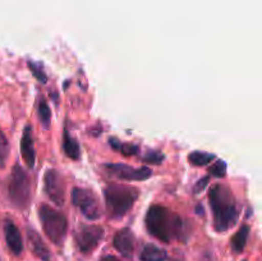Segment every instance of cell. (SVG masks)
I'll use <instances>...</instances> for the list:
<instances>
[{"mask_svg":"<svg viewBox=\"0 0 262 261\" xmlns=\"http://www.w3.org/2000/svg\"><path fill=\"white\" fill-rule=\"evenodd\" d=\"M105 170L113 178L120 181H145L152 176V170L147 166L142 168H133L127 164H105Z\"/></svg>","mask_w":262,"mask_h":261,"instance_id":"9c48e42d","label":"cell"},{"mask_svg":"<svg viewBox=\"0 0 262 261\" xmlns=\"http://www.w3.org/2000/svg\"><path fill=\"white\" fill-rule=\"evenodd\" d=\"M4 237L8 247L14 255H20L23 251V241L19 229L12 220L7 219L4 222Z\"/></svg>","mask_w":262,"mask_h":261,"instance_id":"8fae6325","label":"cell"},{"mask_svg":"<svg viewBox=\"0 0 262 261\" xmlns=\"http://www.w3.org/2000/svg\"><path fill=\"white\" fill-rule=\"evenodd\" d=\"M209 171L212 177L223 178V177H225V174H227V163H225L224 160H222V159H219V160H216L211 166H210Z\"/></svg>","mask_w":262,"mask_h":261,"instance_id":"ffe728a7","label":"cell"},{"mask_svg":"<svg viewBox=\"0 0 262 261\" xmlns=\"http://www.w3.org/2000/svg\"><path fill=\"white\" fill-rule=\"evenodd\" d=\"M28 67H30V69H31V72H32L33 76H35L36 78L41 82V83H45L46 79H48V77H46L45 72L42 71V68H41L40 66H37V63H32V61H28Z\"/></svg>","mask_w":262,"mask_h":261,"instance_id":"7402d4cb","label":"cell"},{"mask_svg":"<svg viewBox=\"0 0 262 261\" xmlns=\"http://www.w3.org/2000/svg\"><path fill=\"white\" fill-rule=\"evenodd\" d=\"M104 237V229L100 225H82L74 233V241L82 253H90L99 246Z\"/></svg>","mask_w":262,"mask_h":261,"instance_id":"52a82bcc","label":"cell"},{"mask_svg":"<svg viewBox=\"0 0 262 261\" xmlns=\"http://www.w3.org/2000/svg\"><path fill=\"white\" fill-rule=\"evenodd\" d=\"M113 245L120 255L130 258L135 252V234L129 228H123L115 233Z\"/></svg>","mask_w":262,"mask_h":261,"instance_id":"30bf717a","label":"cell"},{"mask_svg":"<svg viewBox=\"0 0 262 261\" xmlns=\"http://www.w3.org/2000/svg\"><path fill=\"white\" fill-rule=\"evenodd\" d=\"M100 261H120V260L119 258L115 257V256L110 255V256H104V257H102Z\"/></svg>","mask_w":262,"mask_h":261,"instance_id":"d4e9b609","label":"cell"},{"mask_svg":"<svg viewBox=\"0 0 262 261\" xmlns=\"http://www.w3.org/2000/svg\"><path fill=\"white\" fill-rule=\"evenodd\" d=\"M146 229L161 242L170 243L183 235V220L177 212L160 205H152L145 216Z\"/></svg>","mask_w":262,"mask_h":261,"instance_id":"6da1fadb","label":"cell"},{"mask_svg":"<svg viewBox=\"0 0 262 261\" xmlns=\"http://www.w3.org/2000/svg\"><path fill=\"white\" fill-rule=\"evenodd\" d=\"M20 154H22L23 160L28 165V168L32 169L35 166L36 161V151L35 146H33V138H32V127L27 124L23 129L22 140H20Z\"/></svg>","mask_w":262,"mask_h":261,"instance_id":"7c38bea8","label":"cell"},{"mask_svg":"<svg viewBox=\"0 0 262 261\" xmlns=\"http://www.w3.org/2000/svg\"><path fill=\"white\" fill-rule=\"evenodd\" d=\"M37 115H38V119H40L41 124H42L43 127H45V128L50 127L51 110H50V107H49L48 102H46L43 99H41L40 102H38Z\"/></svg>","mask_w":262,"mask_h":261,"instance_id":"d6986e66","label":"cell"},{"mask_svg":"<svg viewBox=\"0 0 262 261\" xmlns=\"http://www.w3.org/2000/svg\"><path fill=\"white\" fill-rule=\"evenodd\" d=\"M109 143L114 150L120 151L125 156L136 155L138 153V150H140L137 145H133V143H123L120 141L115 140V138H109Z\"/></svg>","mask_w":262,"mask_h":261,"instance_id":"ac0fdd59","label":"cell"},{"mask_svg":"<svg viewBox=\"0 0 262 261\" xmlns=\"http://www.w3.org/2000/svg\"><path fill=\"white\" fill-rule=\"evenodd\" d=\"M71 199L74 206L81 210L84 217L89 220L99 219L101 212H100L99 200L94 192L87 188L74 187L71 192Z\"/></svg>","mask_w":262,"mask_h":261,"instance_id":"8992f818","label":"cell"},{"mask_svg":"<svg viewBox=\"0 0 262 261\" xmlns=\"http://www.w3.org/2000/svg\"><path fill=\"white\" fill-rule=\"evenodd\" d=\"M64 153L72 160H78L81 158V147L76 138L69 135L68 129L64 130V142H63Z\"/></svg>","mask_w":262,"mask_h":261,"instance_id":"9a60e30c","label":"cell"},{"mask_svg":"<svg viewBox=\"0 0 262 261\" xmlns=\"http://www.w3.org/2000/svg\"><path fill=\"white\" fill-rule=\"evenodd\" d=\"M43 189L49 199L58 206H63L66 201V183L55 169H48L43 174Z\"/></svg>","mask_w":262,"mask_h":261,"instance_id":"ba28073f","label":"cell"},{"mask_svg":"<svg viewBox=\"0 0 262 261\" xmlns=\"http://www.w3.org/2000/svg\"><path fill=\"white\" fill-rule=\"evenodd\" d=\"M10 201L18 209L28 206L31 200V183L28 174L19 164H14L10 174L9 186H8Z\"/></svg>","mask_w":262,"mask_h":261,"instance_id":"5b68a950","label":"cell"},{"mask_svg":"<svg viewBox=\"0 0 262 261\" xmlns=\"http://www.w3.org/2000/svg\"><path fill=\"white\" fill-rule=\"evenodd\" d=\"M41 225L49 240L55 245H61L68 230V220L61 212L49 205L42 204L38 207Z\"/></svg>","mask_w":262,"mask_h":261,"instance_id":"277c9868","label":"cell"},{"mask_svg":"<svg viewBox=\"0 0 262 261\" xmlns=\"http://www.w3.org/2000/svg\"><path fill=\"white\" fill-rule=\"evenodd\" d=\"M248 234H250V225L245 224L239 228L237 233L232 237L230 240V246H232L233 251L235 253H241L243 252L246 247V243H247L248 240Z\"/></svg>","mask_w":262,"mask_h":261,"instance_id":"2e32d148","label":"cell"},{"mask_svg":"<svg viewBox=\"0 0 262 261\" xmlns=\"http://www.w3.org/2000/svg\"><path fill=\"white\" fill-rule=\"evenodd\" d=\"M27 238L28 242H30V247L32 250L33 255L37 256L40 260L42 261H50L51 253L50 250L48 248V246L45 245L43 240L41 238V235L36 232L32 228H27Z\"/></svg>","mask_w":262,"mask_h":261,"instance_id":"4fadbf2b","label":"cell"},{"mask_svg":"<svg viewBox=\"0 0 262 261\" xmlns=\"http://www.w3.org/2000/svg\"><path fill=\"white\" fill-rule=\"evenodd\" d=\"M164 159H165V155L159 150H150L143 156V161L150 164H161Z\"/></svg>","mask_w":262,"mask_h":261,"instance_id":"44dd1931","label":"cell"},{"mask_svg":"<svg viewBox=\"0 0 262 261\" xmlns=\"http://www.w3.org/2000/svg\"><path fill=\"white\" fill-rule=\"evenodd\" d=\"M209 200L214 214L215 230L219 233L228 232L239 219V209L234 194L228 187L215 184L210 189Z\"/></svg>","mask_w":262,"mask_h":261,"instance_id":"7a4b0ae2","label":"cell"},{"mask_svg":"<svg viewBox=\"0 0 262 261\" xmlns=\"http://www.w3.org/2000/svg\"><path fill=\"white\" fill-rule=\"evenodd\" d=\"M215 159V155L211 153H206V151L196 150L188 155V160L192 165L194 166H204L211 163Z\"/></svg>","mask_w":262,"mask_h":261,"instance_id":"e0dca14e","label":"cell"},{"mask_svg":"<svg viewBox=\"0 0 262 261\" xmlns=\"http://www.w3.org/2000/svg\"><path fill=\"white\" fill-rule=\"evenodd\" d=\"M141 261H166L168 260V252L158 246L148 243L143 247L140 255Z\"/></svg>","mask_w":262,"mask_h":261,"instance_id":"5bb4252c","label":"cell"},{"mask_svg":"<svg viewBox=\"0 0 262 261\" xmlns=\"http://www.w3.org/2000/svg\"><path fill=\"white\" fill-rule=\"evenodd\" d=\"M8 150H9V147H8L7 138L0 132V165H3L4 160L8 158Z\"/></svg>","mask_w":262,"mask_h":261,"instance_id":"603a6c76","label":"cell"},{"mask_svg":"<svg viewBox=\"0 0 262 261\" xmlns=\"http://www.w3.org/2000/svg\"><path fill=\"white\" fill-rule=\"evenodd\" d=\"M140 196L136 187L125 184H109L104 189V199L107 212L113 219H119L127 215Z\"/></svg>","mask_w":262,"mask_h":261,"instance_id":"3957f363","label":"cell"},{"mask_svg":"<svg viewBox=\"0 0 262 261\" xmlns=\"http://www.w3.org/2000/svg\"><path fill=\"white\" fill-rule=\"evenodd\" d=\"M209 176H206V177H204V178H201L200 179L199 182H197L196 184H194V187H193V193H200V192H202L205 189V187L207 186V183H209Z\"/></svg>","mask_w":262,"mask_h":261,"instance_id":"cb8c5ba5","label":"cell"}]
</instances>
